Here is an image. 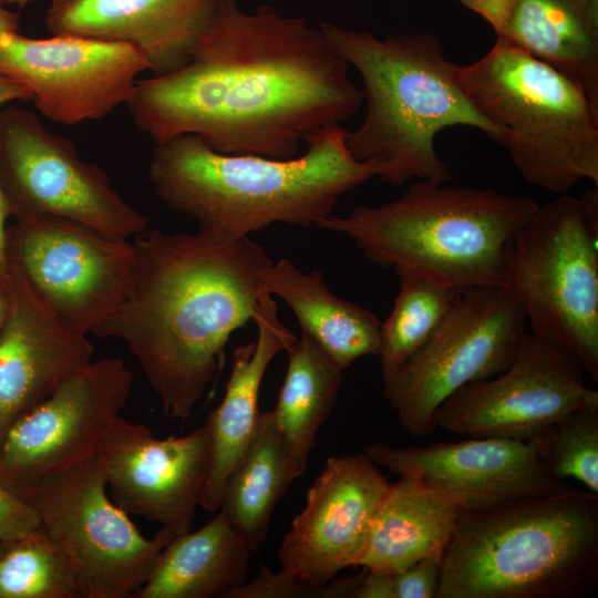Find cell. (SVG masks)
<instances>
[{"mask_svg":"<svg viewBox=\"0 0 598 598\" xmlns=\"http://www.w3.org/2000/svg\"><path fill=\"white\" fill-rule=\"evenodd\" d=\"M398 276L392 311L379 328L377 355L383 382L431 338L463 292L411 274Z\"/></svg>","mask_w":598,"mask_h":598,"instance_id":"83f0119b","label":"cell"},{"mask_svg":"<svg viewBox=\"0 0 598 598\" xmlns=\"http://www.w3.org/2000/svg\"><path fill=\"white\" fill-rule=\"evenodd\" d=\"M236 0H68L51 6L45 25L73 34L136 47L154 76L184 68L202 35Z\"/></svg>","mask_w":598,"mask_h":598,"instance_id":"ffe728a7","label":"cell"},{"mask_svg":"<svg viewBox=\"0 0 598 598\" xmlns=\"http://www.w3.org/2000/svg\"><path fill=\"white\" fill-rule=\"evenodd\" d=\"M349 66L320 27L234 1L184 68L138 80L125 105L154 144L192 134L224 154L290 158L362 107Z\"/></svg>","mask_w":598,"mask_h":598,"instance_id":"6da1fadb","label":"cell"},{"mask_svg":"<svg viewBox=\"0 0 598 598\" xmlns=\"http://www.w3.org/2000/svg\"><path fill=\"white\" fill-rule=\"evenodd\" d=\"M3 548H4V543H0V555H1L2 551H3Z\"/></svg>","mask_w":598,"mask_h":598,"instance_id":"60d3db41","label":"cell"},{"mask_svg":"<svg viewBox=\"0 0 598 598\" xmlns=\"http://www.w3.org/2000/svg\"><path fill=\"white\" fill-rule=\"evenodd\" d=\"M10 209L0 184V278H6L9 274V259L7 254V218L10 216Z\"/></svg>","mask_w":598,"mask_h":598,"instance_id":"d590c367","label":"cell"},{"mask_svg":"<svg viewBox=\"0 0 598 598\" xmlns=\"http://www.w3.org/2000/svg\"><path fill=\"white\" fill-rule=\"evenodd\" d=\"M533 440L555 478H573L598 493V409L575 411Z\"/></svg>","mask_w":598,"mask_h":598,"instance_id":"f546056e","label":"cell"},{"mask_svg":"<svg viewBox=\"0 0 598 598\" xmlns=\"http://www.w3.org/2000/svg\"><path fill=\"white\" fill-rule=\"evenodd\" d=\"M347 134L341 125L326 128L290 158L224 154L179 135L155 144L148 179L165 205L217 237L239 239L275 223L307 227L379 174L374 161L351 154Z\"/></svg>","mask_w":598,"mask_h":598,"instance_id":"3957f363","label":"cell"},{"mask_svg":"<svg viewBox=\"0 0 598 598\" xmlns=\"http://www.w3.org/2000/svg\"><path fill=\"white\" fill-rule=\"evenodd\" d=\"M389 487L365 453L329 457L281 540V569L322 589L344 568L359 567Z\"/></svg>","mask_w":598,"mask_h":598,"instance_id":"2e32d148","label":"cell"},{"mask_svg":"<svg viewBox=\"0 0 598 598\" xmlns=\"http://www.w3.org/2000/svg\"><path fill=\"white\" fill-rule=\"evenodd\" d=\"M218 511L202 528L173 537L132 598H225L247 580L252 554Z\"/></svg>","mask_w":598,"mask_h":598,"instance_id":"cb8c5ba5","label":"cell"},{"mask_svg":"<svg viewBox=\"0 0 598 598\" xmlns=\"http://www.w3.org/2000/svg\"><path fill=\"white\" fill-rule=\"evenodd\" d=\"M40 527L33 506L0 486V543H9Z\"/></svg>","mask_w":598,"mask_h":598,"instance_id":"d6a6232c","label":"cell"},{"mask_svg":"<svg viewBox=\"0 0 598 598\" xmlns=\"http://www.w3.org/2000/svg\"><path fill=\"white\" fill-rule=\"evenodd\" d=\"M18 13L7 10L0 2V39L7 33H14L19 28Z\"/></svg>","mask_w":598,"mask_h":598,"instance_id":"74e56055","label":"cell"},{"mask_svg":"<svg viewBox=\"0 0 598 598\" xmlns=\"http://www.w3.org/2000/svg\"><path fill=\"white\" fill-rule=\"evenodd\" d=\"M496 38L563 73L598 106V0H512Z\"/></svg>","mask_w":598,"mask_h":598,"instance_id":"603a6c76","label":"cell"},{"mask_svg":"<svg viewBox=\"0 0 598 598\" xmlns=\"http://www.w3.org/2000/svg\"><path fill=\"white\" fill-rule=\"evenodd\" d=\"M352 598H395L393 573L367 569Z\"/></svg>","mask_w":598,"mask_h":598,"instance_id":"836d02e7","label":"cell"},{"mask_svg":"<svg viewBox=\"0 0 598 598\" xmlns=\"http://www.w3.org/2000/svg\"><path fill=\"white\" fill-rule=\"evenodd\" d=\"M504 287L530 332L573 350L597 383V187L538 205L507 245Z\"/></svg>","mask_w":598,"mask_h":598,"instance_id":"ba28073f","label":"cell"},{"mask_svg":"<svg viewBox=\"0 0 598 598\" xmlns=\"http://www.w3.org/2000/svg\"><path fill=\"white\" fill-rule=\"evenodd\" d=\"M106 489L95 452L43 476L23 499L68 555L83 598H132L175 535L161 527L146 538Z\"/></svg>","mask_w":598,"mask_h":598,"instance_id":"9c48e42d","label":"cell"},{"mask_svg":"<svg viewBox=\"0 0 598 598\" xmlns=\"http://www.w3.org/2000/svg\"><path fill=\"white\" fill-rule=\"evenodd\" d=\"M7 254L47 307L84 336L122 305L135 264L128 238L50 216L17 219Z\"/></svg>","mask_w":598,"mask_h":598,"instance_id":"7c38bea8","label":"cell"},{"mask_svg":"<svg viewBox=\"0 0 598 598\" xmlns=\"http://www.w3.org/2000/svg\"><path fill=\"white\" fill-rule=\"evenodd\" d=\"M96 454L121 509L175 536L190 530L210 457L205 424L182 436L158 439L146 425L118 415Z\"/></svg>","mask_w":598,"mask_h":598,"instance_id":"e0dca14e","label":"cell"},{"mask_svg":"<svg viewBox=\"0 0 598 598\" xmlns=\"http://www.w3.org/2000/svg\"><path fill=\"white\" fill-rule=\"evenodd\" d=\"M455 70L475 107L505 132L503 147L528 183L559 195L584 179L598 185V106L576 83L501 38Z\"/></svg>","mask_w":598,"mask_h":598,"instance_id":"52a82bcc","label":"cell"},{"mask_svg":"<svg viewBox=\"0 0 598 598\" xmlns=\"http://www.w3.org/2000/svg\"><path fill=\"white\" fill-rule=\"evenodd\" d=\"M31 100V93L23 85L0 76V106L13 101Z\"/></svg>","mask_w":598,"mask_h":598,"instance_id":"8d00e7d4","label":"cell"},{"mask_svg":"<svg viewBox=\"0 0 598 598\" xmlns=\"http://www.w3.org/2000/svg\"><path fill=\"white\" fill-rule=\"evenodd\" d=\"M264 288L283 300L308 333L344 370L364 355H377L380 322L370 310L330 291L320 271H300L289 259L274 262Z\"/></svg>","mask_w":598,"mask_h":598,"instance_id":"d4e9b609","label":"cell"},{"mask_svg":"<svg viewBox=\"0 0 598 598\" xmlns=\"http://www.w3.org/2000/svg\"><path fill=\"white\" fill-rule=\"evenodd\" d=\"M286 352V375L270 413L296 480L305 473L317 432L336 403L343 370L305 331Z\"/></svg>","mask_w":598,"mask_h":598,"instance_id":"484cf974","label":"cell"},{"mask_svg":"<svg viewBox=\"0 0 598 598\" xmlns=\"http://www.w3.org/2000/svg\"><path fill=\"white\" fill-rule=\"evenodd\" d=\"M301 597L332 598L330 585L322 589L315 588L283 569L272 571L269 567L261 566L254 579L231 589L225 598Z\"/></svg>","mask_w":598,"mask_h":598,"instance_id":"4dcf8cb0","label":"cell"},{"mask_svg":"<svg viewBox=\"0 0 598 598\" xmlns=\"http://www.w3.org/2000/svg\"><path fill=\"white\" fill-rule=\"evenodd\" d=\"M132 385L121 359L92 360L10 427L0 446V486L23 498L43 476L94 454Z\"/></svg>","mask_w":598,"mask_h":598,"instance_id":"9a60e30c","label":"cell"},{"mask_svg":"<svg viewBox=\"0 0 598 598\" xmlns=\"http://www.w3.org/2000/svg\"><path fill=\"white\" fill-rule=\"evenodd\" d=\"M145 71L146 56L130 43L18 32L0 39V76L27 87L38 111L59 124L106 117L128 102Z\"/></svg>","mask_w":598,"mask_h":598,"instance_id":"5bb4252c","label":"cell"},{"mask_svg":"<svg viewBox=\"0 0 598 598\" xmlns=\"http://www.w3.org/2000/svg\"><path fill=\"white\" fill-rule=\"evenodd\" d=\"M0 184L17 219L58 217L124 238L148 228L101 167L18 105L0 111Z\"/></svg>","mask_w":598,"mask_h":598,"instance_id":"8fae6325","label":"cell"},{"mask_svg":"<svg viewBox=\"0 0 598 598\" xmlns=\"http://www.w3.org/2000/svg\"><path fill=\"white\" fill-rule=\"evenodd\" d=\"M598 585V493L587 488L464 512L436 598H578Z\"/></svg>","mask_w":598,"mask_h":598,"instance_id":"5b68a950","label":"cell"},{"mask_svg":"<svg viewBox=\"0 0 598 598\" xmlns=\"http://www.w3.org/2000/svg\"><path fill=\"white\" fill-rule=\"evenodd\" d=\"M254 321L257 338L234 349L224 398L205 423L210 457L198 506L210 513L219 509L225 483L255 434L261 413L258 398L264 375L274 358L297 339L280 322L278 305L266 289Z\"/></svg>","mask_w":598,"mask_h":598,"instance_id":"44dd1931","label":"cell"},{"mask_svg":"<svg viewBox=\"0 0 598 598\" xmlns=\"http://www.w3.org/2000/svg\"><path fill=\"white\" fill-rule=\"evenodd\" d=\"M0 329V446L10 427L93 360L87 336L68 327L9 264Z\"/></svg>","mask_w":598,"mask_h":598,"instance_id":"d6986e66","label":"cell"},{"mask_svg":"<svg viewBox=\"0 0 598 598\" xmlns=\"http://www.w3.org/2000/svg\"><path fill=\"white\" fill-rule=\"evenodd\" d=\"M526 328L505 287L463 290L431 338L383 382L400 425L415 437L434 431L437 408L462 386L503 372Z\"/></svg>","mask_w":598,"mask_h":598,"instance_id":"30bf717a","label":"cell"},{"mask_svg":"<svg viewBox=\"0 0 598 598\" xmlns=\"http://www.w3.org/2000/svg\"><path fill=\"white\" fill-rule=\"evenodd\" d=\"M441 559L425 558L393 573L395 598H436Z\"/></svg>","mask_w":598,"mask_h":598,"instance_id":"1f68e13d","label":"cell"},{"mask_svg":"<svg viewBox=\"0 0 598 598\" xmlns=\"http://www.w3.org/2000/svg\"><path fill=\"white\" fill-rule=\"evenodd\" d=\"M464 509L419 478L401 475L379 508L359 567L400 571L442 557Z\"/></svg>","mask_w":598,"mask_h":598,"instance_id":"7402d4cb","label":"cell"},{"mask_svg":"<svg viewBox=\"0 0 598 598\" xmlns=\"http://www.w3.org/2000/svg\"><path fill=\"white\" fill-rule=\"evenodd\" d=\"M320 28L362 81L365 114L355 131H348L347 145L357 159L379 165L381 182L451 181L434 146L437 133L451 126L474 127L503 147L505 132L472 103L457 79L456 64L446 59L434 33L380 39L329 22Z\"/></svg>","mask_w":598,"mask_h":598,"instance_id":"277c9868","label":"cell"},{"mask_svg":"<svg viewBox=\"0 0 598 598\" xmlns=\"http://www.w3.org/2000/svg\"><path fill=\"white\" fill-rule=\"evenodd\" d=\"M293 481L285 442L270 410L228 476L219 509L254 555L265 544L276 504Z\"/></svg>","mask_w":598,"mask_h":598,"instance_id":"4316f807","label":"cell"},{"mask_svg":"<svg viewBox=\"0 0 598 598\" xmlns=\"http://www.w3.org/2000/svg\"><path fill=\"white\" fill-rule=\"evenodd\" d=\"M130 291L94 336L122 341L165 414L186 421L230 336L254 320L274 261L249 237L145 229L133 239Z\"/></svg>","mask_w":598,"mask_h":598,"instance_id":"7a4b0ae2","label":"cell"},{"mask_svg":"<svg viewBox=\"0 0 598 598\" xmlns=\"http://www.w3.org/2000/svg\"><path fill=\"white\" fill-rule=\"evenodd\" d=\"M6 279L7 277L0 278V329L6 321L10 306V296Z\"/></svg>","mask_w":598,"mask_h":598,"instance_id":"f35d334b","label":"cell"},{"mask_svg":"<svg viewBox=\"0 0 598 598\" xmlns=\"http://www.w3.org/2000/svg\"><path fill=\"white\" fill-rule=\"evenodd\" d=\"M364 453L399 476L419 478L468 513L569 487L547 471L533 439L487 436L405 447L374 443Z\"/></svg>","mask_w":598,"mask_h":598,"instance_id":"ac0fdd59","label":"cell"},{"mask_svg":"<svg viewBox=\"0 0 598 598\" xmlns=\"http://www.w3.org/2000/svg\"><path fill=\"white\" fill-rule=\"evenodd\" d=\"M32 0H0V2L3 4H16L20 8L24 7L27 3H29ZM68 0H51V6H60Z\"/></svg>","mask_w":598,"mask_h":598,"instance_id":"ab89813d","label":"cell"},{"mask_svg":"<svg viewBox=\"0 0 598 598\" xmlns=\"http://www.w3.org/2000/svg\"><path fill=\"white\" fill-rule=\"evenodd\" d=\"M0 598H83L75 569L41 527L4 543Z\"/></svg>","mask_w":598,"mask_h":598,"instance_id":"f1b7e54d","label":"cell"},{"mask_svg":"<svg viewBox=\"0 0 598 598\" xmlns=\"http://www.w3.org/2000/svg\"><path fill=\"white\" fill-rule=\"evenodd\" d=\"M537 207L492 188L416 179L394 200L315 226L346 235L380 267L466 290L504 287L507 245Z\"/></svg>","mask_w":598,"mask_h":598,"instance_id":"8992f818","label":"cell"},{"mask_svg":"<svg viewBox=\"0 0 598 598\" xmlns=\"http://www.w3.org/2000/svg\"><path fill=\"white\" fill-rule=\"evenodd\" d=\"M472 11L484 18L499 35L504 29L512 0H461Z\"/></svg>","mask_w":598,"mask_h":598,"instance_id":"e575fe53","label":"cell"},{"mask_svg":"<svg viewBox=\"0 0 598 598\" xmlns=\"http://www.w3.org/2000/svg\"><path fill=\"white\" fill-rule=\"evenodd\" d=\"M586 374L568 347L526 332L512 363L447 398L435 425L472 437L530 440L575 411L598 409Z\"/></svg>","mask_w":598,"mask_h":598,"instance_id":"4fadbf2b","label":"cell"}]
</instances>
